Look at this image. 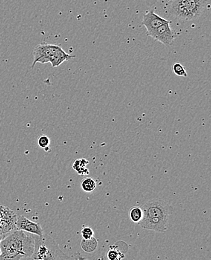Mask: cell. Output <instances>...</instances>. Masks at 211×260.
I'll return each instance as SVG.
<instances>
[{"instance_id":"obj_10","label":"cell","mask_w":211,"mask_h":260,"mask_svg":"<svg viewBox=\"0 0 211 260\" xmlns=\"http://www.w3.org/2000/svg\"><path fill=\"white\" fill-rule=\"evenodd\" d=\"M89 163L88 160L85 158H79L75 160L73 164V169L79 175L85 176L90 174L88 169H87V165Z\"/></svg>"},{"instance_id":"obj_3","label":"cell","mask_w":211,"mask_h":260,"mask_svg":"<svg viewBox=\"0 0 211 260\" xmlns=\"http://www.w3.org/2000/svg\"><path fill=\"white\" fill-rule=\"evenodd\" d=\"M33 62L32 68L37 63L51 64L53 68L60 66L65 61L73 59L75 56L68 54L60 44H49L42 42L37 45L33 50Z\"/></svg>"},{"instance_id":"obj_15","label":"cell","mask_w":211,"mask_h":260,"mask_svg":"<svg viewBox=\"0 0 211 260\" xmlns=\"http://www.w3.org/2000/svg\"><path fill=\"white\" fill-rule=\"evenodd\" d=\"M173 72L175 73V75L178 76H183V77H186L187 76V71H186V68L181 65V64L175 63L173 65Z\"/></svg>"},{"instance_id":"obj_13","label":"cell","mask_w":211,"mask_h":260,"mask_svg":"<svg viewBox=\"0 0 211 260\" xmlns=\"http://www.w3.org/2000/svg\"><path fill=\"white\" fill-rule=\"evenodd\" d=\"M96 181L91 177L84 179L81 183V187L85 192H92L96 188Z\"/></svg>"},{"instance_id":"obj_4","label":"cell","mask_w":211,"mask_h":260,"mask_svg":"<svg viewBox=\"0 0 211 260\" xmlns=\"http://www.w3.org/2000/svg\"><path fill=\"white\" fill-rule=\"evenodd\" d=\"M207 3L208 0H172L170 10L180 21H193L202 15Z\"/></svg>"},{"instance_id":"obj_2","label":"cell","mask_w":211,"mask_h":260,"mask_svg":"<svg viewBox=\"0 0 211 260\" xmlns=\"http://www.w3.org/2000/svg\"><path fill=\"white\" fill-rule=\"evenodd\" d=\"M143 218L139 223L141 227L148 230L164 232L167 230L168 221L174 211V208L166 200L152 199L142 206Z\"/></svg>"},{"instance_id":"obj_14","label":"cell","mask_w":211,"mask_h":260,"mask_svg":"<svg viewBox=\"0 0 211 260\" xmlns=\"http://www.w3.org/2000/svg\"><path fill=\"white\" fill-rule=\"evenodd\" d=\"M37 143L40 148L47 151L50 145V139L47 135H41L37 140Z\"/></svg>"},{"instance_id":"obj_6","label":"cell","mask_w":211,"mask_h":260,"mask_svg":"<svg viewBox=\"0 0 211 260\" xmlns=\"http://www.w3.org/2000/svg\"><path fill=\"white\" fill-rule=\"evenodd\" d=\"M18 216L12 209L0 206V235L4 236L16 229Z\"/></svg>"},{"instance_id":"obj_7","label":"cell","mask_w":211,"mask_h":260,"mask_svg":"<svg viewBox=\"0 0 211 260\" xmlns=\"http://www.w3.org/2000/svg\"><path fill=\"white\" fill-rule=\"evenodd\" d=\"M171 22L166 23L153 30L147 36L154 38L156 41H160L166 47H172L175 39V33L171 28Z\"/></svg>"},{"instance_id":"obj_16","label":"cell","mask_w":211,"mask_h":260,"mask_svg":"<svg viewBox=\"0 0 211 260\" xmlns=\"http://www.w3.org/2000/svg\"><path fill=\"white\" fill-rule=\"evenodd\" d=\"M125 258V256H122V253L116 248H112L110 247L107 253V259L110 260L121 259Z\"/></svg>"},{"instance_id":"obj_12","label":"cell","mask_w":211,"mask_h":260,"mask_svg":"<svg viewBox=\"0 0 211 260\" xmlns=\"http://www.w3.org/2000/svg\"><path fill=\"white\" fill-rule=\"evenodd\" d=\"M129 215L130 218H131V220L133 222L140 223L142 221V218H143V212H142V208L139 207V206L131 208Z\"/></svg>"},{"instance_id":"obj_9","label":"cell","mask_w":211,"mask_h":260,"mask_svg":"<svg viewBox=\"0 0 211 260\" xmlns=\"http://www.w3.org/2000/svg\"><path fill=\"white\" fill-rule=\"evenodd\" d=\"M16 229L38 236H41L44 234V231L39 223L33 222L22 215H20L17 218Z\"/></svg>"},{"instance_id":"obj_5","label":"cell","mask_w":211,"mask_h":260,"mask_svg":"<svg viewBox=\"0 0 211 260\" xmlns=\"http://www.w3.org/2000/svg\"><path fill=\"white\" fill-rule=\"evenodd\" d=\"M31 259L59 260L70 259V257L63 253L51 237L44 233L41 236L35 235L34 252Z\"/></svg>"},{"instance_id":"obj_18","label":"cell","mask_w":211,"mask_h":260,"mask_svg":"<svg viewBox=\"0 0 211 260\" xmlns=\"http://www.w3.org/2000/svg\"><path fill=\"white\" fill-rule=\"evenodd\" d=\"M3 237L2 235H0V241H1V240L3 239Z\"/></svg>"},{"instance_id":"obj_11","label":"cell","mask_w":211,"mask_h":260,"mask_svg":"<svg viewBox=\"0 0 211 260\" xmlns=\"http://www.w3.org/2000/svg\"><path fill=\"white\" fill-rule=\"evenodd\" d=\"M97 247H98V241L94 237L89 239L82 238L81 241V247L86 253H93L97 250Z\"/></svg>"},{"instance_id":"obj_1","label":"cell","mask_w":211,"mask_h":260,"mask_svg":"<svg viewBox=\"0 0 211 260\" xmlns=\"http://www.w3.org/2000/svg\"><path fill=\"white\" fill-rule=\"evenodd\" d=\"M35 235L15 229L0 241V260L31 259Z\"/></svg>"},{"instance_id":"obj_8","label":"cell","mask_w":211,"mask_h":260,"mask_svg":"<svg viewBox=\"0 0 211 260\" xmlns=\"http://www.w3.org/2000/svg\"><path fill=\"white\" fill-rule=\"evenodd\" d=\"M169 22H171V21L159 16L158 15H157V14L154 12V10L147 12L146 13H145V15H143V18H142V25L146 28L147 36H148L150 33H151L153 30L157 29V27Z\"/></svg>"},{"instance_id":"obj_17","label":"cell","mask_w":211,"mask_h":260,"mask_svg":"<svg viewBox=\"0 0 211 260\" xmlns=\"http://www.w3.org/2000/svg\"><path fill=\"white\" fill-rule=\"evenodd\" d=\"M81 234H82V238L89 239V238L94 237V232L92 228L85 226V227H84L83 229H82V231H81Z\"/></svg>"},{"instance_id":"obj_19","label":"cell","mask_w":211,"mask_h":260,"mask_svg":"<svg viewBox=\"0 0 211 260\" xmlns=\"http://www.w3.org/2000/svg\"><path fill=\"white\" fill-rule=\"evenodd\" d=\"M0 253H1V251H0Z\"/></svg>"}]
</instances>
